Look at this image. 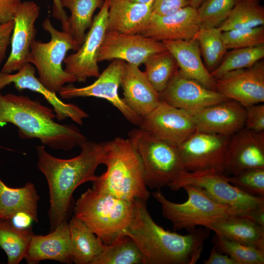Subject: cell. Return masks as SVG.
Masks as SVG:
<instances>
[{"label": "cell", "instance_id": "cell-11", "mask_svg": "<svg viewBox=\"0 0 264 264\" xmlns=\"http://www.w3.org/2000/svg\"><path fill=\"white\" fill-rule=\"evenodd\" d=\"M125 63L120 60H112L92 84L81 88L71 84L64 85L58 92L59 95L65 99L87 97L106 99L117 109L128 121L139 127L141 117L135 113L118 94Z\"/></svg>", "mask_w": 264, "mask_h": 264}, {"label": "cell", "instance_id": "cell-35", "mask_svg": "<svg viewBox=\"0 0 264 264\" xmlns=\"http://www.w3.org/2000/svg\"><path fill=\"white\" fill-rule=\"evenodd\" d=\"M264 57V44L232 49L210 73L217 79L231 71L251 66Z\"/></svg>", "mask_w": 264, "mask_h": 264}, {"label": "cell", "instance_id": "cell-28", "mask_svg": "<svg viewBox=\"0 0 264 264\" xmlns=\"http://www.w3.org/2000/svg\"><path fill=\"white\" fill-rule=\"evenodd\" d=\"M68 223L73 263L91 264L101 253L104 243L83 222L74 216Z\"/></svg>", "mask_w": 264, "mask_h": 264}, {"label": "cell", "instance_id": "cell-41", "mask_svg": "<svg viewBox=\"0 0 264 264\" xmlns=\"http://www.w3.org/2000/svg\"><path fill=\"white\" fill-rule=\"evenodd\" d=\"M191 0H154L152 13L158 15H166L190 5Z\"/></svg>", "mask_w": 264, "mask_h": 264}, {"label": "cell", "instance_id": "cell-37", "mask_svg": "<svg viewBox=\"0 0 264 264\" xmlns=\"http://www.w3.org/2000/svg\"><path fill=\"white\" fill-rule=\"evenodd\" d=\"M238 0H205L197 9L201 26L218 27L229 16Z\"/></svg>", "mask_w": 264, "mask_h": 264}, {"label": "cell", "instance_id": "cell-14", "mask_svg": "<svg viewBox=\"0 0 264 264\" xmlns=\"http://www.w3.org/2000/svg\"><path fill=\"white\" fill-rule=\"evenodd\" d=\"M166 50L162 42L140 34L107 31L98 53V62L120 60L139 66L151 55Z\"/></svg>", "mask_w": 264, "mask_h": 264}, {"label": "cell", "instance_id": "cell-16", "mask_svg": "<svg viewBox=\"0 0 264 264\" xmlns=\"http://www.w3.org/2000/svg\"><path fill=\"white\" fill-rule=\"evenodd\" d=\"M160 100L193 115L201 110L229 99L217 90L182 75L178 70L164 90Z\"/></svg>", "mask_w": 264, "mask_h": 264}, {"label": "cell", "instance_id": "cell-20", "mask_svg": "<svg viewBox=\"0 0 264 264\" xmlns=\"http://www.w3.org/2000/svg\"><path fill=\"white\" fill-rule=\"evenodd\" d=\"M256 168H264V132L244 127L230 136L223 174Z\"/></svg>", "mask_w": 264, "mask_h": 264}, {"label": "cell", "instance_id": "cell-7", "mask_svg": "<svg viewBox=\"0 0 264 264\" xmlns=\"http://www.w3.org/2000/svg\"><path fill=\"white\" fill-rule=\"evenodd\" d=\"M128 135L141 159L150 189L168 186L182 172L187 171L177 145L157 138L140 128L132 130Z\"/></svg>", "mask_w": 264, "mask_h": 264}, {"label": "cell", "instance_id": "cell-32", "mask_svg": "<svg viewBox=\"0 0 264 264\" xmlns=\"http://www.w3.org/2000/svg\"><path fill=\"white\" fill-rule=\"evenodd\" d=\"M260 0H238L228 17L218 27L222 31L264 25V8Z\"/></svg>", "mask_w": 264, "mask_h": 264}, {"label": "cell", "instance_id": "cell-43", "mask_svg": "<svg viewBox=\"0 0 264 264\" xmlns=\"http://www.w3.org/2000/svg\"><path fill=\"white\" fill-rule=\"evenodd\" d=\"M14 26V20L0 24V65L5 58Z\"/></svg>", "mask_w": 264, "mask_h": 264}, {"label": "cell", "instance_id": "cell-12", "mask_svg": "<svg viewBox=\"0 0 264 264\" xmlns=\"http://www.w3.org/2000/svg\"><path fill=\"white\" fill-rule=\"evenodd\" d=\"M109 1L104 0L80 48L64 60L65 71L74 76L77 82L86 83L88 78H97L100 74L98 55L107 32Z\"/></svg>", "mask_w": 264, "mask_h": 264}, {"label": "cell", "instance_id": "cell-44", "mask_svg": "<svg viewBox=\"0 0 264 264\" xmlns=\"http://www.w3.org/2000/svg\"><path fill=\"white\" fill-rule=\"evenodd\" d=\"M52 11L54 18L60 22L62 30L70 33L68 17L62 5V0H53Z\"/></svg>", "mask_w": 264, "mask_h": 264}, {"label": "cell", "instance_id": "cell-29", "mask_svg": "<svg viewBox=\"0 0 264 264\" xmlns=\"http://www.w3.org/2000/svg\"><path fill=\"white\" fill-rule=\"evenodd\" d=\"M34 235L31 226L19 227L10 219L0 218V247L7 255L8 264H18L24 259Z\"/></svg>", "mask_w": 264, "mask_h": 264}, {"label": "cell", "instance_id": "cell-19", "mask_svg": "<svg viewBox=\"0 0 264 264\" xmlns=\"http://www.w3.org/2000/svg\"><path fill=\"white\" fill-rule=\"evenodd\" d=\"M201 26L197 9L188 6L166 15L152 13L140 34L154 40H187L195 38Z\"/></svg>", "mask_w": 264, "mask_h": 264}, {"label": "cell", "instance_id": "cell-9", "mask_svg": "<svg viewBox=\"0 0 264 264\" xmlns=\"http://www.w3.org/2000/svg\"><path fill=\"white\" fill-rule=\"evenodd\" d=\"M186 185L201 188L213 199L231 208L237 215L264 207V197H255L242 192L230 184L225 175L216 170L183 171L168 186L176 191Z\"/></svg>", "mask_w": 264, "mask_h": 264}, {"label": "cell", "instance_id": "cell-27", "mask_svg": "<svg viewBox=\"0 0 264 264\" xmlns=\"http://www.w3.org/2000/svg\"><path fill=\"white\" fill-rule=\"evenodd\" d=\"M211 230L227 239L264 250V227L239 215L214 223Z\"/></svg>", "mask_w": 264, "mask_h": 264}, {"label": "cell", "instance_id": "cell-8", "mask_svg": "<svg viewBox=\"0 0 264 264\" xmlns=\"http://www.w3.org/2000/svg\"><path fill=\"white\" fill-rule=\"evenodd\" d=\"M42 25L50 34V40L44 43L35 40L27 62L37 69L40 81L57 93L66 84L77 82L74 76L65 71L62 64L69 50L76 51L80 46L70 33L56 29L49 18L44 20Z\"/></svg>", "mask_w": 264, "mask_h": 264}, {"label": "cell", "instance_id": "cell-17", "mask_svg": "<svg viewBox=\"0 0 264 264\" xmlns=\"http://www.w3.org/2000/svg\"><path fill=\"white\" fill-rule=\"evenodd\" d=\"M34 66L27 63L16 73L0 71V91L6 86L13 84L19 91L29 89L42 95L53 107L56 118L59 121L70 118L77 124L82 125L83 120L88 117V114L78 105L66 103L54 92L44 86L35 76Z\"/></svg>", "mask_w": 264, "mask_h": 264}, {"label": "cell", "instance_id": "cell-6", "mask_svg": "<svg viewBox=\"0 0 264 264\" xmlns=\"http://www.w3.org/2000/svg\"><path fill=\"white\" fill-rule=\"evenodd\" d=\"M182 188L186 191L188 198L181 203L170 201L160 190L152 194L161 205L162 216L171 222L175 231L186 229L189 232L198 226L211 230L214 223L237 215L231 208L216 201L200 187L186 185Z\"/></svg>", "mask_w": 264, "mask_h": 264}, {"label": "cell", "instance_id": "cell-4", "mask_svg": "<svg viewBox=\"0 0 264 264\" xmlns=\"http://www.w3.org/2000/svg\"><path fill=\"white\" fill-rule=\"evenodd\" d=\"M103 164L106 171L92 182L95 190L130 201H147L148 190L141 159L129 138L108 141Z\"/></svg>", "mask_w": 264, "mask_h": 264}, {"label": "cell", "instance_id": "cell-38", "mask_svg": "<svg viewBox=\"0 0 264 264\" xmlns=\"http://www.w3.org/2000/svg\"><path fill=\"white\" fill-rule=\"evenodd\" d=\"M225 177L230 184L248 195L264 197V168L243 170Z\"/></svg>", "mask_w": 264, "mask_h": 264}, {"label": "cell", "instance_id": "cell-36", "mask_svg": "<svg viewBox=\"0 0 264 264\" xmlns=\"http://www.w3.org/2000/svg\"><path fill=\"white\" fill-rule=\"evenodd\" d=\"M212 242L220 252L225 254L238 264H264V250L246 245L215 234Z\"/></svg>", "mask_w": 264, "mask_h": 264}, {"label": "cell", "instance_id": "cell-47", "mask_svg": "<svg viewBox=\"0 0 264 264\" xmlns=\"http://www.w3.org/2000/svg\"><path fill=\"white\" fill-rule=\"evenodd\" d=\"M205 0H191L190 6L197 9Z\"/></svg>", "mask_w": 264, "mask_h": 264}, {"label": "cell", "instance_id": "cell-39", "mask_svg": "<svg viewBox=\"0 0 264 264\" xmlns=\"http://www.w3.org/2000/svg\"><path fill=\"white\" fill-rule=\"evenodd\" d=\"M227 49L264 44V26L233 29L222 32Z\"/></svg>", "mask_w": 264, "mask_h": 264}, {"label": "cell", "instance_id": "cell-22", "mask_svg": "<svg viewBox=\"0 0 264 264\" xmlns=\"http://www.w3.org/2000/svg\"><path fill=\"white\" fill-rule=\"evenodd\" d=\"M139 67L125 63L120 86L123 101L135 113L142 117L154 109L161 100L160 93Z\"/></svg>", "mask_w": 264, "mask_h": 264}, {"label": "cell", "instance_id": "cell-10", "mask_svg": "<svg viewBox=\"0 0 264 264\" xmlns=\"http://www.w3.org/2000/svg\"><path fill=\"white\" fill-rule=\"evenodd\" d=\"M230 136L196 131L178 145L187 171L214 169L223 174Z\"/></svg>", "mask_w": 264, "mask_h": 264}, {"label": "cell", "instance_id": "cell-23", "mask_svg": "<svg viewBox=\"0 0 264 264\" xmlns=\"http://www.w3.org/2000/svg\"><path fill=\"white\" fill-rule=\"evenodd\" d=\"M24 259L28 264L46 260L64 264L73 263L70 232L67 220L45 235L33 236Z\"/></svg>", "mask_w": 264, "mask_h": 264}, {"label": "cell", "instance_id": "cell-3", "mask_svg": "<svg viewBox=\"0 0 264 264\" xmlns=\"http://www.w3.org/2000/svg\"><path fill=\"white\" fill-rule=\"evenodd\" d=\"M52 109L23 95L0 91V127L11 123L22 139L38 138L51 149L70 150L87 140L74 124H60ZM10 149L3 147L0 149Z\"/></svg>", "mask_w": 264, "mask_h": 264}, {"label": "cell", "instance_id": "cell-2", "mask_svg": "<svg viewBox=\"0 0 264 264\" xmlns=\"http://www.w3.org/2000/svg\"><path fill=\"white\" fill-rule=\"evenodd\" d=\"M210 229L198 227L186 235L163 229L152 219L146 201H136L134 219L124 234L140 249L144 264H195L203 251Z\"/></svg>", "mask_w": 264, "mask_h": 264}, {"label": "cell", "instance_id": "cell-31", "mask_svg": "<svg viewBox=\"0 0 264 264\" xmlns=\"http://www.w3.org/2000/svg\"><path fill=\"white\" fill-rule=\"evenodd\" d=\"M103 2L104 0H62L63 7L68 8L71 13L68 17L70 33L80 46L87 30L92 25L94 12Z\"/></svg>", "mask_w": 264, "mask_h": 264}, {"label": "cell", "instance_id": "cell-21", "mask_svg": "<svg viewBox=\"0 0 264 264\" xmlns=\"http://www.w3.org/2000/svg\"><path fill=\"white\" fill-rule=\"evenodd\" d=\"M192 115L196 131L231 136L244 127L246 108L229 99Z\"/></svg>", "mask_w": 264, "mask_h": 264}, {"label": "cell", "instance_id": "cell-24", "mask_svg": "<svg viewBox=\"0 0 264 264\" xmlns=\"http://www.w3.org/2000/svg\"><path fill=\"white\" fill-rule=\"evenodd\" d=\"M162 42L175 58L182 75L198 82L207 88L216 90V79L203 64L196 38Z\"/></svg>", "mask_w": 264, "mask_h": 264}, {"label": "cell", "instance_id": "cell-1", "mask_svg": "<svg viewBox=\"0 0 264 264\" xmlns=\"http://www.w3.org/2000/svg\"><path fill=\"white\" fill-rule=\"evenodd\" d=\"M79 146V154L69 159L52 155L44 145L36 147L37 168L45 177L48 186L50 231L67 220L75 189L84 183L92 182L95 179L96 170L99 165L103 164L108 142L86 140Z\"/></svg>", "mask_w": 264, "mask_h": 264}, {"label": "cell", "instance_id": "cell-48", "mask_svg": "<svg viewBox=\"0 0 264 264\" xmlns=\"http://www.w3.org/2000/svg\"><path fill=\"white\" fill-rule=\"evenodd\" d=\"M129 1L140 3H153L154 0H128Z\"/></svg>", "mask_w": 264, "mask_h": 264}, {"label": "cell", "instance_id": "cell-5", "mask_svg": "<svg viewBox=\"0 0 264 264\" xmlns=\"http://www.w3.org/2000/svg\"><path fill=\"white\" fill-rule=\"evenodd\" d=\"M136 201L89 188L76 202L73 216L108 244L129 228L135 217Z\"/></svg>", "mask_w": 264, "mask_h": 264}, {"label": "cell", "instance_id": "cell-42", "mask_svg": "<svg viewBox=\"0 0 264 264\" xmlns=\"http://www.w3.org/2000/svg\"><path fill=\"white\" fill-rule=\"evenodd\" d=\"M22 0H0V24L14 20Z\"/></svg>", "mask_w": 264, "mask_h": 264}, {"label": "cell", "instance_id": "cell-18", "mask_svg": "<svg viewBox=\"0 0 264 264\" xmlns=\"http://www.w3.org/2000/svg\"><path fill=\"white\" fill-rule=\"evenodd\" d=\"M39 15L40 7L34 1L22 2L14 18L11 51L1 71L11 73L28 63L27 57L37 32L35 23Z\"/></svg>", "mask_w": 264, "mask_h": 264}, {"label": "cell", "instance_id": "cell-30", "mask_svg": "<svg viewBox=\"0 0 264 264\" xmlns=\"http://www.w3.org/2000/svg\"><path fill=\"white\" fill-rule=\"evenodd\" d=\"M91 264H144V258L133 241L121 234L111 243H104L101 253Z\"/></svg>", "mask_w": 264, "mask_h": 264}, {"label": "cell", "instance_id": "cell-34", "mask_svg": "<svg viewBox=\"0 0 264 264\" xmlns=\"http://www.w3.org/2000/svg\"><path fill=\"white\" fill-rule=\"evenodd\" d=\"M219 27H205L201 26L195 38L198 41L205 66L211 72L220 63L227 48Z\"/></svg>", "mask_w": 264, "mask_h": 264}, {"label": "cell", "instance_id": "cell-45", "mask_svg": "<svg viewBox=\"0 0 264 264\" xmlns=\"http://www.w3.org/2000/svg\"><path fill=\"white\" fill-rule=\"evenodd\" d=\"M204 264H238L228 255L219 252L214 246L209 257L204 262Z\"/></svg>", "mask_w": 264, "mask_h": 264}, {"label": "cell", "instance_id": "cell-25", "mask_svg": "<svg viewBox=\"0 0 264 264\" xmlns=\"http://www.w3.org/2000/svg\"><path fill=\"white\" fill-rule=\"evenodd\" d=\"M153 4L128 0H110L107 31L124 34H140L149 20Z\"/></svg>", "mask_w": 264, "mask_h": 264}, {"label": "cell", "instance_id": "cell-26", "mask_svg": "<svg viewBox=\"0 0 264 264\" xmlns=\"http://www.w3.org/2000/svg\"><path fill=\"white\" fill-rule=\"evenodd\" d=\"M40 197L35 185L30 182L14 188L7 186L0 178V218L12 219L19 214H24L33 221L38 220Z\"/></svg>", "mask_w": 264, "mask_h": 264}, {"label": "cell", "instance_id": "cell-46", "mask_svg": "<svg viewBox=\"0 0 264 264\" xmlns=\"http://www.w3.org/2000/svg\"><path fill=\"white\" fill-rule=\"evenodd\" d=\"M241 216H243L256 224L264 227V207L253 209Z\"/></svg>", "mask_w": 264, "mask_h": 264}, {"label": "cell", "instance_id": "cell-33", "mask_svg": "<svg viewBox=\"0 0 264 264\" xmlns=\"http://www.w3.org/2000/svg\"><path fill=\"white\" fill-rule=\"evenodd\" d=\"M144 64L149 81L159 93L164 90L178 70L175 58L167 50L151 55Z\"/></svg>", "mask_w": 264, "mask_h": 264}, {"label": "cell", "instance_id": "cell-15", "mask_svg": "<svg viewBox=\"0 0 264 264\" xmlns=\"http://www.w3.org/2000/svg\"><path fill=\"white\" fill-rule=\"evenodd\" d=\"M216 90L244 107L264 102V61L228 72L216 79Z\"/></svg>", "mask_w": 264, "mask_h": 264}, {"label": "cell", "instance_id": "cell-13", "mask_svg": "<svg viewBox=\"0 0 264 264\" xmlns=\"http://www.w3.org/2000/svg\"><path fill=\"white\" fill-rule=\"evenodd\" d=\"M139 128L157 138L177 146L196 131L191 114L162 101L141 117Z\"/></svg>", "mask_w": 264, "mask_h": 264}, {"label": "cell", "instance_id": "cell-40", "mask_svg": "<svg viewBox=\"0 0 264 264\" xmlns=\"http://www.w3.org/2000/svg\"><path fill=\"white\" fill-rule=\"evenodd\" d=\"M245 108L244 127L256 132H264V104H257Z\"/></svg>", "mask_w": 264, "mask_h": 264}]
</instances>
